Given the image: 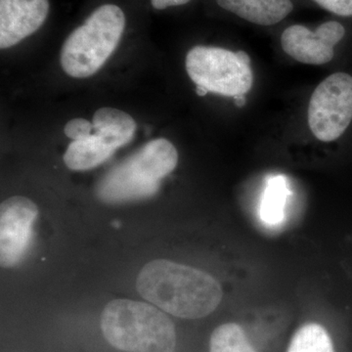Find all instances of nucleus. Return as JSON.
Listing matches in <instances>:
<instances>
[{"instance_id":"nucleus-17","label":"nucleus","mask_w":352,"mask_h":352,"mask_svg":"<svg viewBox=\"0 0 352 352\" xmlns=\"http://www.w3.org/2000/svg\"><path fill=\"white\" fill-rule=\"evenodd\" d=\"M322 8L336 15L351 17L352 16V0H314Z\"/></svg>"},{"instance_id":"nucleus-8","label":"nucleus","mask_w":352,"mask_h":352,"mask_svg":"<svg viewBox=\"0 0 352 352\" xmlns=\"http://www.w3.org/2000/svg\"><path fill=\"white\" fill-rule=\"evenodd\" d=\"M346 34L344 25L331 21L312 32L302 25L287 28L281 36L282 48L289 57L307 65H324L332 61L336 44Z\"/></svg>"},{"instance_id":"nucleus-6","label":"nucleus","mask_w":352,"mask_h":352,"mask_svg":"<svg viewBox=\"0 0 352 352\" xmlns=\"http://www.w3.org/2000/svg\"><path fill=\"white\" fill-rule=\"evenodd\" d=\"M352 120V76L346 73L329 76L311 95L308 126L322 142L339 139Z\"/></svg>"},{"instance_id":"nucleus-4","label":"nucleus","mask_w":352,"mask_h":352,"mask_svg":"<svg viewBox=\"0 0 352 352\" xmlns=\"http://www.w3.org/2000/svg\"><path fill=\"white\" fill-rule=\"evenodd\" d=\"M124 27L126 17L119 6L97 8L65 41L60 55L65 73L76 78L94 76L117 48Z\"/></svg>"},{"instance_id":"nucleus-2","label":"nucleus","mask_w":352,"mask_h":352,"mask_svg":"<svg viewBox=\"0 0 352 352\" xmlns=\"http://www.w3.org/2000/svg\"><path fill=\"white\" fill-rule=\"evenodd\" d=\"M177 163L175 145L168 139H155L104 175L96 187L97 197L108 204L150 198Z\"/></svg>"},{"instance_id":"nucleus-12","label":"nucleus","mask_w":352,"mask_h":352,"mask_svg":"<svg viewBox=\"0 0 352 352\" xmlns=\"http://www.w3.org/2000/svg\"><path fill=\"white\" fill-rule=\"evenodd\" d=\"M113 152L94 133L89 138L73 141L65 153L64 162L69 170H91L107 161Z\"/></svg>"},{"instance_id":"nucleus-9","label":"nucleus","mask_w":352,"mask_h":352,"mask_svg":"<svg viewBox=\"0 0 352 352\" xmlns=\"http://www.w3.org/2000/svg\"><path fill=\"white\" fill-rule=\"evenodd\" d=\"M48 12V0H0V48L12 47L38 31Z\"/></svg>"},{"instance_id":"nucleus-19","label":"nucleus","mask_w":352,"mask_h":352,"mask_svg":"<svg viewBox=\"0 0 352 352\" xmlns=\"http://www.w3.org/2000/svg\"><path fill=\"white\" fill-rule=\"evenodd\" d=\"M245 95H239V96L234 97V103L237 107H243L245 105Z\"/></svg>"},{"instance_id":"nucleus-5","label":"nucleus","mask_w":352,"mask_h":352,"mask_svg":"<svg viewBox=\"0 0 352 352\" xmlns=\"http://www.w3.org/2000/svg\"><path fill=\"white\" fill-rule=\"evenodd\" d=\"M185 66L192 82L222 96L245 95L254 82L251 59L245 51L196 46L187 54Z\"/></svg>"},{"instance_id":"nucleus-13","label":"nucleus","mask_w":352,"mask_h":352,"mask_svg":"<svg viewBox=\"0 0 352 352\" xmlns=\"http://www.w3.org/2000/svg\"><path fill=\"white\" fill-rule=\"evenodd\" d=\"M287 352H335L330 335L323 326L308 323L292 338Z\"/></svg>"},{"instance_id":"nucleus-20","label":"nucleus","mask_w":352,"mask_h":352,"mask_svg":"<svg viewBox=\"0 0 352 352\" xmlns=\"http://www.w3.org/2000/svg\"><path fill=\"white\" fill-rule=\"evenodd\" d=\"M196 92H197V94H198L199 96H201V97L206 96V95H207L208 94V90L206 89L205 87H200V85H197Z\"/></svg>"},{"instance_id":"nucleus-3","label":"nucleus","mask_w":352,"mask_h":352,"mask_svg":"<svg viewBox=\"0 0 352 352\" xmlns=\"http://www.w3.org/2000/svg\"><path fill=\"white\" fill-rule=\"evenodd\" d=\"M101 329L109 344L126 352H175L173 321L147 303L115 300L102 312Z\"/></svg>"},{"instance_id":"nucleus-14","label":"nucleus","mask_w":352,"mask_h":352,"mask_svg":"<svg viewBox=\"0 0 352 352\" xmlns=\"http://www.w3.org/2000/svg\"><path fill=\"white\" fill-rule=\"evenodd\" d=\"M210 352H256L244 329L236 323L222 324L210 336Z\"/></svg>"},{"instance_id":"nucleus-7","label":"nucleus","mask_w":352,"mask_h":352,"mask_svg":"<svg viewBox=\"0 0 352 352\" xmlns=\"http://www.w3.org/2000/svg\"><path fill=\"white\" fill-rule=\"evenodd\" d=\"M38 214L36 204L25 197H11L1 204L0 256L3 267L15 265L24 256Z\"/></svg>"},{"instance_id":"nucleus-10","label":"nucleus","mask_w":352,"mask_h":352,"mask_svg":"<svg viewBox=\"0 0 352 352\" xmlns=\"http://www.w3.org/2000/svg\"><path fill=\"white\" fill-rule=\"evenodd\" d=\"M221 8L254 24L271 25L293 11L291 0H217Z\"/></svg>"},{"instance_id":"nucleus-18","label":"nucleus","mask_w":352,"mask_h":352,"mask_svg":"<svg viewBox=\"0 0 352 352\" xmlns=\"http://www.w3.org/2000/svg\"><path fill=\"white\" fill-rule=\"evenodd\" d=\"M190 0H151V3L155 9L164 10L168 7L184 6Z\"/></svg>"},{"instance_id":"nucleus-1","label":"nucleus","mask_w":352,"mask_h":352,"mask_svg":"<svg viewBox=\"0 0 352 352\" xmlns=\"http://www.w3.org/2000/svg\"><path fill=\"white\" fill-rule=\"evenodd\" d=\"M136 287L146 300L184 319L208 316L223 298L221 286L214 277L166 259L146 264L139 273Z\"/></svg>"},{"instance_id":"nucleus-16","label":"nucleus","mask_w":352,"mask_h":352,"mask_svg":"<svg viewBox=\"0 0 352 352\" xmlns=\"http://www.w3.org/2000/svg\"><path fill=\"white\" fill-rule=\"evenodd\" d=\"M94 124H90L85 119H74L67 122L64 127V132L66 136L73 139L74 141L82 140L92 135Z\"/></svg>"},{"instance_id":"nucleus-11","label":"nucleus","mask_w":352,"mask_h":352,"mask_svg":"<svg viewBox=\"0 0 352 352\" xmlns=\"http://www.w3.org/2000/svg\"><path fill=\"white\" fill-rule=\"evenodd\" d=\"M94 134L115 151L131 142L136 131L131 116L115 108H101L94 116Z\"/></svg>"},{"instance_id":"nucleus-15","label":"nucleus","mask_w":352,"mask_h":352,"mask_svg":"<svg viewBox=\"0 0 352 352\" xmlns=\"http://www.w3.org/2000/svg\"><path fill=\"white\" fill-rule=\"evenodd\" d=\"M287 194L288 190L283 178L278 176L270 180L261 207V217L264 221L275 224L283 219Z\"/></svg>"}]
</instances>
